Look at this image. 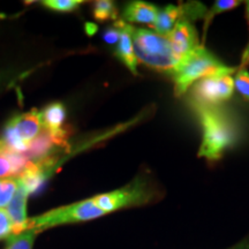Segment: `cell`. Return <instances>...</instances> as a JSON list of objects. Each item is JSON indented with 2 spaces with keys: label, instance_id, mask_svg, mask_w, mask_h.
Returning <instances> with one entry per match:
<instances>
[{
  "label": "cell",
  "instance_id": "cell-22",
  "mask_svg": "<svg viewBox=\"0 0 249 249\" xmlns=\"http://www.w3.org/2000/svg\"><path fill=\"white\" fill-rule=\"evenodd\" d=\"M246 14H247L248 23H249V1H246ZM248 64H249V43H248V46L245 50L244 55H242V66L241 67H245L246 65H248Z\"/></svg>",
  "mask_w": 249,
  "mask_h": 249
},
{
  "label": "cell",
  "instance_id": "cell-23",
  "mask_svg": "<svg viewBox=\"0 0 249 249\" xmlns=\"http://www.w3.org/2000/svg\"><path fill=\"white\" fill-rule=\"evenodd\" d=\"M0 145H1V141H0Z\"/></svg>",
  "mask_w": 249,
  "mask_h": 249
},
{
  "label": "cell",
  "instance_id": "cell-18",
  "mask_svg": "<svg viewBox=\"0 0 249 249\" xmlns=\"http://www.w3.org/2000/svg\"><path fill=\"white\" fill-rule=\"evenodd\" d=\"M82 2L81 0H45V1H42V5L52 11L68 13L76 9Z\"/></svg>",
  "mask_w": 249,
  "mask_h": 249
},
{
  "label": "cell",
  "instance_id": "cell-16",
  "mask_svg": "<svg viewBox=\"0 0 249 249\" xmlns=\"http://www.w3.org/2000/svg\"><path fill=\"white\" fill-rule=\"evenodd\" d=\"M93 17L98 21L117 20L118 11L116 5L110 0H98L93 5Z\"/></svg>",
  "mask_w": 249,
  "mask_h": 249
},
{
  "label": "cell",
  "instance_id": "cell-4",
  "mask_svg": "<svg viewBox=\"0 0 249 249\" xmlns=\"http://www.w3.org/2000/svg\"><path fill=\"white\" fill-rule=\"evenodd\" d=\"M154 196V188L148 181V179L136 178L128 185L116 189V191L93 196L92 200L105 216V214L124 209V208L148 203Z\"/></svg>",
  "mask_w": 249,
  "mask_h": 249
},
{
  "label": "cell",
  "instance_id": "cell-3",
  "mask_svg": "<svg viewBox=\"0 0 249 249\" xmlns=\"http://www.w3.org/2000/svg\"><path fill=\"white\" fill-rule=\"evenodd\" d=\"M129 33L138 61L170 76L178 66V61L173 54L169 37L132 24H129Z\"/></svg>",
  "mask_w": 249,
  "mask_h": 249
},
{
  "label": "cell",
  "instance_id": "cell-10",
  "mask_svg": "<svg viewBox=\"0 0 249 249\" xmlns=\"http://www.w3.org/2000/svg\"><path fill=\"white\" fill-rule=\"evenodd\" d=\"M40 114L44 129L51 134L57 144H62L65 142V132L61 127L66 119L64 105L61 103H52L40 112Z\"/></svg>",
  "mask_w": 249,
  "mask_h": 249
},
{
  "label": "cell",
  "instance_id": "cell-15",
  "mask_svg": "<svg viewBox=\"0 0 249 249\" xmlns=\"http://www.w3.org/2000/svg\"><path fill=\"white\" fill-rule=\"evenodd\" d=\"M18 185H20V180L18 177L14 178H6L0 179V208L4 209L7 207L12 198L14 197L15 193H17Z\"/></svg>",
  "mask_w": 249,
  "mask_h": 249
},
{
  "label": "cell",
  "instance_id": "cell-5",
  "mask_svg": "<svg viewBox=\"0 0 249 249\" xmlns=\"http://www.w3.org/2000/svg\"><path fill=\"white\" fill-rule=\"evenodd\" d=\"M219 73L196 82L191 89V102L194 108L219 107L229 101L234 92V79L232 74Z\"/></svg>",
  "mask_w": 249,
  "mask_h": 249
},
{
  "label": "cell",
  "instance_id": "cell-14",
  "mask_svg": "<svg viewBox=\"0 0 249 249\" xmlns=\"http://www.w3.org/2000/svg\"><path fill=\"white\" fill-rule=\"evenodd\" d=\"M241 2L238 0H217L214 1L213 7L210 9H207V13H205L203 20H204V34L207 33L208 27L210 26V23L213 22V20L217 15L224 13V12L231 11V9L238 7Z\"/></svg>",
  "mask_w": 249,
  "mask_h": 249
},
{
  "label": "cell",
  "instance_id": "cell-6",
  "mask_svg": "<svg viewBox=\"0 0 249 249\" xmlns=\"http://www.w3.org/2000/svg\"><path fill=\"white\" fill-rule=\"evenodd\" d=\"M207 8L198 2H189L186 5H167L160 8L152 29L157 34L167 36L176 27V24L182 20H197L203 18Z\"/></svg>",
  "mask_w": 249,
  "mask_h": 249
},
{
  "label": "cell",
  "instance_id": "cell-17",
  "mask_svg": "<svg viewBox=\"0 0 249 249\" xmlns=\"http://www.w3.org/2000/svg\"><path fill=\"white\" fill-rule=\"evenodd\" d=\"M234 79V89L242 96L245 101L249 102V71L240 67L236 71Z\"/></svg>",
  "mask_w": 249,
  "mask_h": 249
},
{
  "label": "cell",
  "instance_id": "cell-13",
  "mask_svg": "<svg viewBox=\"0 0 249 249\" xmlns=\"http://www.w3.org/2000/svg\"><path fill=\"white\" fill-rule=\"evenodd\" d=\"M38 233L39 231L37 229H28L17 234H12L7 238L5 249H33Z\"/></svg>",
  "mask_w": 249,
  "mask_h": 249
},
{
  "label": "cell",
  "instance_id": "cell-20",
  "mask_svg": "<svg viewBox=\"0 0 249 249\" xmlns=\"http://www.w3.org/2000/svg\"><path fill=\"white\" fill-rule=\"evenodd\" d=\"M18 76V73L15 70H13V68L0 70V90L7 88L14 80H17Z\"/></svg>",
  "mask_w": 249,
  "mask_h": 249
},
{
  "label": "cell",
  "instance_id": "cell-9",
  "mask_svg": "<svg viewBox=\"0 0 249 249\" xmlns=\"http://www.w3.org/2000/svg\"><path fill=\"white\" fill-rule=\"evenodd\" d=\"M29 195L30 194L28 193L27 189L20 182L14 197L12 198V201L6 207V211H7L8 216L11 217L12 223H13V234L28 230L29 218L27 216V204Z\"/></svg>",
  "mask_w": 249,
  "mask_h": 249
},
{
  "label": "cell",
  "instance_id": "cell-12",
  "mask_svg": "<svg viewBox=\"0 0 249 249\" xmlns=\"http://www.w3.org/2000/svg\"><path fill=\"white\" fill-rule=\"evenodd\" d=\"M160 8L157 6L150 4V2L136 1L129 2L124 9L123 21L126 23H141L152 26L157 18Z\"/></svg>",
  "mask_w": 249,
  "mask_h": 249
},
{
  "label": "cell",
  "instance_id": "cell-11",
  "mask_svg": "<svg viewBox=\"0 0 249 249\" xmlns=\"http://www.w3.org/2000/svg\"><path fill=\"white\" fill-rule=\"evenodd\" d=\"M116 26L120 29V38L116 48V55L124 65L132 71L133 75H138V59H136L135 51L132 36L129 33V23H126L123 20L116 21Z\"/></svg>",
  "mask_w": 249,
  "mask_h": 249
},
{
  "label": "cell",
  "instance_id": "cell-21",
  "mask_svg": "<svg viewBox=\"0 0 249 249\" xmlns=\"http://www.w3.org/2000/svg\"><path fill=\"white\" fill-rule=\"evenodd\" d=\"M103 38H104V40L107 43V44H118V42H119V38H120L119 27L114 24L112 28H108V29L105 30Z\"/></svg>",
  "mask_w": 249,
  "mask_h": 249
},
{
  "label": "cell",
  "instance_id": "cell-19",
  "mask_svg": "<svg viewBox=\"0 0 249 249\" xmlns=\"http://www.w3.org/2000/svg\"><path fill=\"white\" fill-rule=\"evenodd\" d=\"M13 234V223L6 209L0 208V240L7 239Z\"/></svg>",
  "mask_w": 249,
  "mask_h": 249
},
{
  "label": "cell",
  "instance_id": "cell-1",
  "mask_svg": "<svg viewBox=\"0 0 249 249\" xmlns=\"http://www.w3.org/2000/svg\"><path fill=\"white\" fill-rule=\"evenodd\" d=\"M195 110L202 127V142L197 156L210 161L220 160L226 149L231 147L238 138L235 124L219 107Z\"/></svg>",
  "mask_w": 249,
  "mask_h": 249
},
{
  "label": "cell",
  "instance_id": "cell-7",
  "mask_svg": "<svg viewBox=\"0 0 249 249\" xmlns=\"http://www.w3.org/2000/svg\"><path fill=\"white\" fill-rule=\"evenodd\" d=\"M167 37H169L171 48L178 64L202 45L198 40L195 27L188 20H182L177 23Z\"/></svg>",
  "mask_w": 249,
  "mask_h": 249
},
{
  "label": "cell",
  "instance_id": "cell-2",
  "mask_svg": "<svg viewBox=\"0 0 249 249\" xmlns=\"http://www.w3.org/2000/svg\"><path fill=\"white\" fill-rule=\"evenodd\" d=\"M235 71L236 68L227 66L205 46L201 45L179 62L170 77L173 81L174 95L181 97L200 80Z\"/></svg>",
  "mask_w": 249,
  "mask_h": 249
},
{
  "label": "cell",
  "instance_id": "cell-8",
  "mask_svg": "<svg viewBox=\"0 0 249 249\" xmlns=\"http://www.w3.org/2000/svg\"><path fill=\"white\" fill-rule=\"evenodd\" d=\"M7 126L11 127L15 133L20 136V139L29 147L30 143L39 135L43 130L42 114L40 112L33 110L28 113L20 114L14 117Z\"/></svg>",
  "mask_w": 249,
  "mask_h": 249
}]
</instances>
